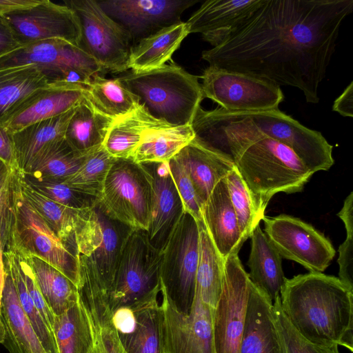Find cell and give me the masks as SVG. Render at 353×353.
<instances>
[{
	"instance_id": "6da1fadb",
	"label": "cell",
	"mask_w": 353,
	"mask_h": 353,
	"mask_svg": "<svg viewBox=\"0 0 353 353\" xmlns=\"http://www.w3.org/2000/svg\"><path fill=\"white\" fill-rule=\"evenodd\" d=\"M353 0H262L223 43L202 52L210 66L299 88L307 103L318 90L335 51Z\"/></svg>"
},
{
	"instance_id": "7a4b0ae2",
	"label": "cell",
	"mask_w": 353,
	"mask_h": 353,
	"mask_svg": "<svg viewBox=\"0 0 353 353\" xmlns=\"http://www.w3.org/2000/svg\"><path fill=\"white\" fill-rule=\"evenodd\" d=\"M210 134L202 145L233 161L261 220L275 194L301 191L313 174L289 147L265 135L219 129Z\"/></svg>"
},
{
	"instance_id": "3957f363",
	"label": "cell",
	"mask_w": 353,
	"mask_h": 353,
	"mask_svg": "<svg viewBox=\"0 0 353 353\" xmlns=\"http://www.w3.org/2000/svg\"><path fill=\"white\" fill-rule=\"evenodd\" d=\"M280 305L305 340L353 351V290L339 278L315 272L285 278Z\"/></svg>"
},
{
	"instance_id": "277c9868",
	"label": "cell",
	"mask_w": 353,
	"mask_h": 353,
	"mask_svg": "<svg viewBox=\"0 0 353 353\" xmlns=\"http://www.w3.org/2000/svg\"><path fill=\"white\" fill-rule=\"evenodd\" d=\"M192 122L223 130L257 132L269 137L289 147L313 174L328 170L334 163L333 147L320 132L306 128L279 108L231 112L221 107L205 110L200 106Z\"/></svg>"
},
{
	"instance_id": "5b68a950",
	"label": "cell",
	"mask_w": 353,
	"mask_h": 353,
	"mask_svg": "<svg viewBox=\"0 0 353 353\" xmlns=\"http://www.w3.org/2000/svg\"><path fill=\"white\" fill-rule=\"evenodd\" d=\"M117 78L153 117L173 126L191 125L204 99L199 77L173 61Z\"/></svg>"
},
{
	"instance_id": "8992f818",
	"label": "cell",
	"mask_w": 353,
	"mask_h": 353,
	"mask_svg": "<svg viewBox=\"0 0 353 353\" xmlns=\"http://www.w3.org/2000/svg\"><path fill=\"white\" fill-rule=\"evenodd\" d=\"M133 230L111 216L100 200L80 212L76 231L79 270L105 301Z\"/></svg>"
},
{
	"instance_id": "52a82bcc",
	"label": "cell",
	"mask_w": 353,
	"mask_h": 353,
	"mask_svg": "<svg viewBox=\"0 0 353 353\" xmlns=\"http://www.w3.org/2000/svg\"><path fill=\"white\" fill-rule=\"evenodd\" d=\"M2 242L3 250L10 248L22 256H34L43 259L78 287V259L23 197L12 177V172Z\"/></svg>"
},
{
	"instance_id": "ba28073f",
	"label": "cell",
	"mask_w": 353,
	"mask_h": 353,
	"mask_svg": "<svg viewBox=\"0 0 353 353\" xmlns=\"http://www.w3.org/2000/svg\"><path fill=\"white\" fill-rule=\"evenodd\" d=\"M161 254L150 243L146 230H133L123 248L104 301L110 312L161 291Z\"/></svg>"
},
{
	"instance_id": "9c48e42d",
	"label": "cell",
	"mask_w": 353,
	"mask_h": 353,
	"mask_svg": "<svg viewBox=\"0 0 353 353\" xmlns=\"http://www.w3.org/2000/svg\"><path fill=\"white\" fill-rule=\"evenodd\" d=\"M199 258L197 221L184 212L162 251L161 285L177 310L189 314L194 300Z\"/></svg>"
},
{
	"instance_id": "30bf717a",
	"label": "cell",
	"mask_w": 353,
	"mask_h": 353,
	"mask_svg": "<svg viewBox=\"0 0 353 353\" xmlns=\"http://www.w3.org/2000/svg\"><path fill=\"white\" fill-rule=\"evenodd\" d=\"M152 199V179L143 165L115 159L99 198L107 212L134 230H147Z\"/></svg>"
},
{
	"instance_id": "8fae6325",
	"label": "cell",
	"mask_w": 353,
	"mask_h": 353,
	"mask_svg": "<svg viewBox=\"0 0 353 353\" xmlns=\"http://www.w3.org/2000/svg\"><path fill=\"white\" fill-rule=\"evenodd\" d=\"M75 14L80 28L78 47L103 70L125 72L132 49L128 33L111 19L97 1H64Z\"/></svg>"
},
{
	"instance_id": "7c38bea8",
	"label": "cell",
	"mask_w": 353,
	"mask_h": 353,
	"mask_svg": "<svg viewBox=\"0 0 353 353\" xmlns=\"http://www.w3.org/2000/svg\"><path fill=\"white\" fill-rule=\"evenodd\" d=\"M199 77L203 98L227 111L274 110L284 99L279 85L255 76L209 65Z\"/></svg>"
},
{
	"instance_id": "4fadbf2b",
	"label": "cell",
	"mask_w": 353,
	"mask_h": 353,
	"mask_svg": "<svg viewBox=\"0 0 353 353\" xmlns=\"http://www.w3.org/2000/svg\"><path fill=\"white\" fill-rule=\"evenodd\" d=\"M250 287V280L238 254L228 256L222 291L212 319L216 353H239Z\"/></svg>"
},
{
	"instance_id": "5bb4252c",
	"label": "cell",
	"mask_w": 353,
	"mask_h": 353,
	"mask_svg": "<svg viewBox=\"0 0 353 353\" xmlns=\"http://www.w3.org/2000/svg\"><path fill=\"white\" fill-rule=\"evenodd\" d=\"M268 240L281 257L292 260L312 272L330 265L335 250L330 241L312 225L285 214L262 218Z\"/></svg>"
},
{
	"instance_id": "9a60e30c",
	"label": "cell",
	"mask_w": 353,
	"mask_h": 353,
	"mask_svg": "<svg viewBox=\"0 0 353 353\" xmlns=\"http://www.w3.org/2000/svg\"><path fill=\"white\" fill-rule=\"evenodd\" d=\"M32 65L50 83L63 82L66 73L77 69L94 77L102 67L78 46L61 39H48L20 46L0 57V68Z\"/></svg>"
},
{
	"instance_id": "2e32d148",
	"label": "cell",
	"mask_w": 353,
	"mask_h": 353,
	"mask_svg": "<svg viewBox=\"0 0 353 353\" xmlns=\"http://www.w3.org/2000/svg\"><path fill=\"white\" fill-rule=\"evenodd\" d=\"M198 0L97 1L103 11L129 34L132 46L171 26Z\"/></svg>"
},
{
	"instance_id": "e0dca14e",
	"label": "cell",
	"mask_w": 353,
	"mask_h": 353,
	"mask_svg": "<svg viewBox=\"0 0 353 353\" xmlns=\"http://www.w3.org/2000/svg\"><path fill=\"white\" fill-rule=\"evenodd\" d=\"M165 353H216L212 310L194 296L189 314L176 309L161 285Z\"/></svg>"
},
{
	"instance_id": "ac0fdd59",
	"label": "cell",
	"mask_w": 353,
	"mask_h": 353,
	"mask_svg": "<svg viewBox=\"0 0 353 353\" xmlns=\"http://www.w3.org/2000/svg\"><path fill=\"white\" fill-rule=\"evenodd\" d=\"M19 46L61 39L78 46L80 28L74 12L65 5L49 0L3 17Z\"/></svg>"
},
{
	"instance_id": "d6986e66",
	"label": "cell",
	"mask_w": 353,
	"mask_h": 353,
	"mask_svg": "<svg viewBox=\"0 0 353 353\" xmlns=\"http://www.w3.org/2000/svg\"><path fill=\"white\" fill-rule=\"evenodd\" d=\"M141 164L150 174L152 183L151 210L146 232L151 245L162 252L185 210L168 161Z\"/></svg>"
},
{
	"instance_id": "ffe728a7",
	"label": "cell",
	"mask_w": 353,
	"mask_h": 353,
	"mask_svg": "<svg viewBox=\"0 0 353 353\" xmlns=\"http://www.w3.org/2000/svg\"><path fill=\"white\" fill-rule=\"evenodd\" d=\"M87 87L55 82L34 92L5 117L0 123L12 134L30 124L62 114L85 97Z\"/></svg>"
},
{
	"instance_id": "44dd1931",
	"label": "cell",
	"mask_w": 353,
	"mask_h": 353,
	"mask_svg": "<svg viewBox=\"0 0 353 353\" xmlns=\"http://www.w3.org/2000/svg\"><path fill=\"white\" fill-rule=\"evenodd\" d=\"M262 0H208L185 22L189 34L201 33L213 47L232 34L259 7Z\"/></svg>"
},
{
	"instance_id": "7402d4cb",
	"label": "cell",
	"mask_w": 353,
	"mask_h": 353,
	"mask_svg": "<svg viewBox=\"0 0 353 353\" xmlns=\"http://www.w3.org/2000/svg\"><path fill=\"white\" fill-rule=\"evenodd\" d=\"M201 212L208 234L222 259L225 261L230 255L238 254L245 241L239 230L225 178L215 185Z\"/></svg>"
},
{
	"instance_id": "603a6c76",
	"label": "cell",
	"mask_w": 353,
	"mask_h": 353,
	"mask_svg": "<svg viewBox=\"0 0 353 353\" xmlns=\"http://www.w3.org/2000/svg\"><path fill=\"white\" fill-rule=\"evenodd\" d=\"M239 353H283L273 302L251 281Z\"/></svg>"
},
{
	"instance_id": "cb8c5ba5",
	"label": "cell",
	"mask_w": 353,
	"mask_h": 353,
	"mask_svg": "<svg viewBox=\"0 0 353 353\" xmlns=\"http://www.w3.org/2000/svg\"><path fill=\"white\" fill-rule=\"evenodd\" d=\"M1 315L5 332L2 344L10 353H46L21 305L14 282L5 265Z\"/></svg>"
},
{
	"instance_id": "d4e9b609",
	"label": "cell",
	"mask_w": 353,
	"mask_h": 353,
	"mask_svg": "<svg viewBox=\"0 0 353 353\" xmlns=\"http://www.w3.org/2000/svg\"><path fill=\"white\" fill-rule=\"evenodd\" d=\"M188 174L203 206L219 181L234 168L233 161L195 141L183 148L174 157Z\"/></svg>"
},
{
	"instance_id": "484cf974",
	"label": "cell",
	"mask_w": 353,
	"mask_h": 353,
	"mask_svg": "<svg viewBox=\"0 0 353 353\" xmlns=\"http://www.w3.org/2000/svg\"><path fill=\"white\" fill-rule=\"evenodd\" d=\"M75 107L62 114L30 124L11 134L17 170L23 172L49 147L65 139V130Z\"/></svg>"
},
{
	"instance_id": "4316f807",
	"label": "cell",
	"mask_w": 353,
	"mask_h": 353,
	"mask_svg": "<svg viewBox=\"0 0 353 353\" xmlns=\"http://www.w3.org/2000/svg\"><path fill=\"white\" fill-rule=\"evenodd\" d=\"M12 177L23 197L78 259L76 231L81 210L60 205L37 192L26 183L17 170L12 171Z\"/></svg>"
},
{
	"instance_id": "83f0119b",
	"label": "cell",
	"mask_w": 353,
	"mask_h": 353,
	"mask_svg": "<svg viewBox=\"0 0 353 353\" xmlns=\"http://www.w3.org/2000/svg\"><path fill=\"white\" fill-rule=\"evenodd\" d=\"M251 250L248 261V274L252 283L273 302L280 295L285 277L282 257L258 225L251 236Z\"/></svg>"
},
{
	"instance_id": "f1b7e54d",
	"label": "cell",
	"mask_w": 353,
	"mask_h": 353,
	"mask_svg": "<svg viewBox=\"0 0 353 353\" xmlns=\"http://www.w3.org/2000/svg\"><path fill=\"white\" fill-rule=\"evenodd\" d=\"M160 292L131 305L136 313L135 325L130 334L118 337L125 353H165L162 310L157 299Z\"/></svg>"
},
{
	"instance_id": "f546056e",
	"label": "cell",
	"mask_w": 353,
	"mask_h": 353,
	"mask_svg": "<svg viewBox=\"0 0 353 353\" xmlns=\"http://www.w3.org/2000/svg\"><path fill=\"white\" fill-rule=\"evenodd\" d=\"M168 126L170 125L155 119L140 105L129 114L114 119L103 146L114 159H132L142 137L146 133Z\"/></svg>"
},
{
	"instance_id": "4dcf8cb0",
	"label": "cell",
	"mask_w": 353,
	"mask_h": 353,
	"mask_svg": "<svg viewBox=\"0 0 353 353\" xmlns=\"http://www.w3.org/2000/svg\"><path fill=\"white\" fill-rule=\"evenodd\" d=\"M188 34L185 22H181L141 40L132 47L128 68L140 72L164 66Z\"/></svg>"
},
{
	"instance_id": "1f68e13d",
	"label": "cell",
	"mask_w": 353,
	"mask_h": 353,
	"mask_svg": "<svg viewBox=\"0 0 353 353\" xmlns=\"http://www.w3.org/2000/svg\"><path fill=\"white\" fill-rule=\"evenodd\" d=\"M114 121L99 112L85 96L74 108L65 140L78 154L86 156L103 145Z\"/></svg>"
},
{
	"instance_id": "d6a6232c",
	"label": "cell",
	"mask_w": 353,
	"mask_h": 353,
	"mask_svg": "<svg viewBox=\"0 0 353 353\" xmlns=\"http://www.w3.org/2000/svg\"><path fill=\"white\" fill-rule=\"evenodd\" d=\"M197 223L199 230V258L195 295L214 313L223 288L224 260L216 249L203 220L197 221Z\"/></svg>"
},
{
	"instance_id": "836d02e7",
	"label": "cell",
	"mask_w": 353,
	"mask_h": 353,
	"mask_svg": "<svg viewBox=\"0 0 353 353\" xmlns=\"http://www.w3.org/2000/svg\"><path fill=\"white\" fill-rule=\"evenodd\" d=\"M50 84L46 74L34 65L0 68V121L34 92Z\"/></svg>"
},
{
	"instance_id": "e575fe53",
	"label": "cell",
	"mask_w": 353,
	"mask_h": 353,
	"mask_svg": "<svg viewBox=\"0 0 353 353\" xmlns=\"http://www.w3.org/2000/svg\"><path fill=\"white\" fill-rule=\"evenodd\" d=\"M52 331L58 353H90L93 347L90 321L79 297L66 311L54 316Z\"/></svg>"
},
{
	"instance_id": "d590c367",
	"label": "cell",
	"mask_w": 353,
	"mask_h": 353,
	"mask_svg": "<svg viewBox=\"0 0 353 353\" xmlns=\"http://www.w3.org/2000/svg\"><path fill=\"white\" fill-rule=\"evenodd\" d=\"M194 138L191 125L151 130L142 137L132 159L139 163L168 162Z\"/></svg>"
},
{
	"instance_id": "8d00e7d4",
	"label": "cell",
	"mask_w": 353,
	"mask_h": 353,
	"mask_svg": "<svg viewBox=\"0 0 353 353\" xmlns=\"http://www.w3.org/2000/svg\"><path fill=\"white\" fill-rule=\"evenodd\" d=\"M24 257L30 265L43 297L54 316L61 314L79 300L77 287L60 271L39 257Z\"/></svg>"
},
{
	"instance_id": "74e56055",
	"label": "cell",
	"mask_w": 353,
	"mask_h": 353,
	"mask_svg": "<svg viewBox=\"0 0 353 353\" xmlns=\"http://www.w3.org/2000/svg\"><path fill=\"white\" fill-rule=\"evenodd\" d=\"M85 96L99 112L113 119L129 114L140 105L138 98L118 78L110 79L94 75L86 88Z\"/></svg>"
},
{
	"instance_id": "f35d334b",
	"label": "cell",
	"mask_w": 353,
	"mask_h": 353,
	"mask_svg": "<svg viewBox=\"0 0 353 353\" xmlns=\"http://www.w3.org/2000/svg\"><path fill=\"white\" fill-rule=\"evenodd\" d=\"M85 157L74 152L64 139L49 147L21 172L33 177L65 181L78 170Z\"/></svg>"
},
{
	"instance_id": "ab89813d",
	"label": "cell",
	"mask_w": 353,
	"mask_h": 353,
	"mask_svg": "<svg viewBox=\"0 0 353 353\" xmlns=\"http://www.w3.org/2000/svg\"><path fill=\"white\" fill-rule=\"evenodd\" d=\"M3 257L4 265L8 268L14 282L21 305L44 350L46 353H58L53 332L45 323L28 293L17 253L12 249L5 248Z\"/></svg>"
},
{
	"instance_id": "60d3db41",
	"label": "cell",
	"mask_w": 353,
	"mask_h": 353,
	"mask_svg": "<svg viewBox=\"0 0 353 353\" xmlns=\"http://www.w3.org/2000/svg\"><path fill=\"white\" fill-rule=\"evenodd\" d=\"M114 159L102 145L87 154L78 170L64 182L73 188L99 199Z\"/></svg>"
},
{
	"instance_id": "b9f144b4",
	"label": "cell",
	"mask_w": 353,
	"mask_h": 353,
	"mask_svg": "<svg viewBox=\"0 0 353 353\" xmlns=\"http://www.w3.org/2000/svg\"><path fill=\"white\" fill-rule=\"evenodd\" d=\"M20 172V171H19ZM26 183L48 199L71 209L83 210L92 208L99 199L73 188L63 180L38 178L21 172Z\"/></svg>"
},
{
	"instance_id": "7bdbcfd3",
	"label": "cell",
	"mask_w": 353,
	"mask_h": 353,
	"mask_svg": "<svg viewBox=\"0 0 353 353\" xmlns=\"http://www.w3.org/2000/svg\"><path fill=\"white\" fill-rule=\"evenodd\" d=\"M225 181L239 230L245 241L261 220L256 212L250 193L235 166L226 176Z\"/></svg>"
},
{
	"instance_id": "ee69618b",
	"label": "cell",
	"mask_w": 353,
	"mask_h": 353,
	"mask_svg": "<svg viewBox=\"0 0 353 353\" xmlns=\"http://www.w3.org/2000/svg\"><path fill=\"white\" fill-rule=\"evenodd\" d=\"M85 307L90 321L94 338L93 347L90 353H125L112 324L108 307L104 305Z\"/></svg>"
},
{
	"instance_id": "f6af8a7d",
	"label": "cell",
	"mask_w": 353,
	"mask_h": 353,
	"mask_svg": "<svg viewBox=\"0 0 353 353\" xmlns=\"http://www.w3.org/2000/svg\"><path fill=\"white\" fill-rule=\"evenodd\" d=\"M273 311L283 353H340L337 345L328 346L313 343L299 335L281 308L280 295L273 301Z\"/></svg>"
},
{
	"instance_id": "bcb514c9",
	"label": "cell",
	"mask_w": 353,
	"mask_h": 353,
	"mask_svg": "<svg viewBox=\"0 0 353 353\" xmlns=\"http://www.w3.org/2000/svg\"><path fill=\"white\" fill-rule=\"evenodd\" d=\"M344 223L346 230V239L339 248V279L347 286L353 290L352 258H353V192L346 197L343 206L337 214Z\"/></svg>"
},
{
	"instance_id": "7dc6e473",
	"label": "cell",
	"mask_w": 353,
	"mask_h": 353,
	"mask_svg": "<svg viewBox=\"0 0 353 353\" xmlns=\"http://www.w3.org/2000/svg\"><path fill=\"white\" fill-rule=\"evenodd\" d=\"M168 165L185 211L190 213L196 221H202V205L188 174L174 157L168 161Z\"/></svg>"
},
{
	"instance_id": "c3c4849f",
	"label": "cell",
	"mask_w": 353,
	"mask_h": 353,
	"mask_svg": "<svg viewBox=\"0 0 353 353\" xmlns=\"http://www.w3.org/2000/svg\"><path fill=\"white\" fill-rule=\"evenodd\" d=\"M17 254L18 256L23 279L28 293L34 301L40 314L43 319L45 323L52 330L54 314L48 306L43 297L30 265L24 256L18 253H17Z\"/></svg>"
},
{
	"instance_id": "681fc988",
	"label": "cell",
	"mask_w": 353,
	"mask_h": 353,
	"mask_svg": "<svg viewBox=\"0 0 353 353\" xmlns=\"http://www.w3.org/2000/svg\"><path fill=\"white\" fill-rule=\"evenodd\" d=\"M12 170L0 160V216L1 238L6 228Z\"/></svg>"
},
{
	"instance_id": "f907efd6",
	"label": "cell",
	"mask_w": 353,
	"mask_h": 353,
	"mask_svg": "<svg viewBox=\"0 0 353 353\" xmlns=\"http://www.w3.org/2000/svg\"><path fill=\"white\" fill-rule=\"evenodd\" d=\"M0 160L12 170H17L12 134L0 123Z\"/></svg>"
},
{
	"instance_id": "816d5d0a",
	"label": "cell",
	"mask_w": 353,
	"mask_h": 353,
	"mask_svg": "<svg viewBox=\"0 0 353 353\" xmlns=\"http://www.w3.org/2000/svg\"><path fill=\"white\" fill-rule=\"evenodd\" d=\"M332 110L345 117H353V82L346 87L333 104Z\"/></svg>"
},
{
	"instance_id": "f5cc1de1",
	"label": "cell",
	"mask_w": 353,
	"mask_h": 353,
	"mask_svg": "<svg viewBox=\"0 0 353 353\" xmlns=\"http://www.w3.org/2000/svg\"><path fill=\"white\" fill-rule=\"evenodd\" d=\"M19 46L8 23L0 16V57Z\"/></svg>"
},
{
	"instance_id": "db71d44e",
	"label": "cell",
	"mask_w": 353,
	"mask_h": 353,
	"mask_svg": "<svg viewBox=\"0 0 353 353\" xmlns=\"http://www.w3.org/2000/svg\"><path fill=\"white\" fill-rule=\"evenodd\" d=\"M42 0H0V16L32 8Z\"/></svg>"
},
{
	"instance_id": "11a10c76",
	"label": "cell",
	"mask_w": 353,
	"mask_h": 353,
	"mask_svg": "<svg viewBox=\"0 0 353 353\" xmlns=\"http://www.w3.org/2000/svg\"><path fill=\"white\" fill-rule=\"evenodd\" d=\"M3 245L1 232V216H0V290H2L4 281V263H3Z\"/></svg>"
},
{
	"instance_id": "9f6ffc18",
	"label": "cell",
	"mask_w": 353,
	"mask_h": 353,
	"mask_svg": "<svg viewBox=\"0 0 353 353\" xmlns=\"http://www.w3.org/2000/svg\"><path fill=\"white\" fill-rule=\"evenodd\" d=\"M1 290H0V343H3L4 340V327L1 321Z\"/></svg>"
},
{
	"instance_id": "6f0895ef",
	"label": "cell",
	"mask_w": 353,
	"mask_h": 353,
	"mask_svg": "<svg viewBox=\"0 0 353 353\" xmlns=\"http://www.w3.org/2000/svg\"><path fill=\"white\" fill-rule=\"evenodd\" d=\"M81 288V289H83V290H87V291L90 292L89 290H86V289H85V288ZM92 294H94V293H92ZM94 294V295H96V296H99L98 295H97V294ZM100 298H101V297H100Z\"/></svg>"
}]
</instances>
